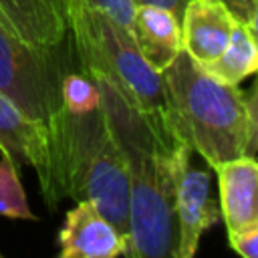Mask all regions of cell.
I'll return each mask as SVG.
<instances>
[{
	"instance_id": "cell-1",
	"label": "cell",
	"mask_w": 258,
	"mask_h": 258,
	"mask_svg": "<svg viewBox=\"0 0 258 258\" xmlns=\"http://www.w3.org/2000/svg\"><path fill=\"white\" fill-rule=\"evenodd\" d=\"M101 107L125 159L127 258H177L175 173L177 141L163 117L147 115L129 103L103 77H91Z\"/></svg>"
},
{
	"instance_id": "cell-2",
	"label": "cell",
	"mask_w": 258,
	"mask_h": 258,
	"mask_svg": "<svg viewBox=\"0 0 258 258\" xmlns=\"http://www.w3.org/2000/svg\"><path fill=\"white\" fill-rule=\"evenodd\" d=\"M38 183L50 210L64 198L89 202L127 240V169L103 107L83 115L58 107L50 115Z\"/></svg>"
},
{
	"instance_id": "cell-3",
	"label": "cell",
	"mask_w": 258,
	"mask_h": 258,
	"mask_svg": "<svg viewBox=\"0 0 258 258\" xmlns=\"http://www.w3.org/2000/svg\"><path fill=\"white\" fill-rule=\"evenodd\" d=\"M165 123L191 153L210 167L254 157L258 143L256 87L248 93L210 77L183 48L161 71Z\"/></svg>"
},
{
	"instance_id": "cell-4",
	"label": "cell",
	"mask_w": 258,
	"mask_h": 258,
	"mask_svg": "<svg viewBox=\"0 0 258 258\" xmlns=\"http://www.w3.org/2000/svg\"><path fill=\"white\" fill-rule=\"evenodd\" d=\"M67 10L69 32L73 34L83 73L107 79L137 109L163 117L165 97L161 73L145 62L133 32L97 8L71 4Z\"/></svg>"
},
{
	"instance_id": "cell-5",
	"label": "cell",
	"mask_w": 258,
	"mask_h": 258,
	"mask_svg": "<svg viewBox=\"0 0 258 258\" xmlns=\"http://www.w3.org/2000/svg\"><path fill=\"white\" fill-rule=\"evenodd\" d=\"M52 52L26 44L0 22V93L44 127L60 107L62 75Z\"/></svg>"
},
{
	"instance_id": "cell-6",
	"label": "cell",
	"mask_w": 258,
	"mask_h": 258,
	"mask_svg": "<svg viewBox=\"0 0 258 258\" xmlns=\"http://www.w3.org/2000/svg\"><path fill=\"white\" fill-rule=\"evenodd\" d=\"M177 212V258H196L200 240L220 218L218 202L212 196V179L206 169L194 167L191 151L177 141L175 173Z\"/></svg>"
},
{
	"instance_id": "cell-7",
	"label": "cell",
	"mask_w": 258,
	"mask_h": 258,
	"mask_svg": "<svg viewBox=\"0 0 258 258\" xmlns=\"http://www.w3.org/2000/svg\"><path fill=\"white\" fill-rule=\"evenodd\" d=\"M127 240L89 202H77L58 230L56 258H121Z\"/></svg>"
},
{
	"instance_id": "cell-8",
	"label": "cell",
	"mask_w": 258,
	"mask_h": 258,
	"mask_svg": "<svg viewBox=\"0 0 258 258\" xmlns=\"http://www.w3.org/2000/svg\"><path fill=\"white\" fill-rule=\"evenodd\" d=\"M0 22L38 50H56L69 34L67 0H0Z\"/></svg>"
},
{
	"instance_id": "cell-9",
	"label": "cell",
	"mask_w": 258,
	"mask_h": 258,
	"mask_svg": "<svg viewBox=\"0 0 258 258\" xmlns=\"http://www.w3.org/2000/svg\"><path fill=\"white\" fill-rule=\"evenodd\" d=\"M218 177L220 218L226 232L258 226V163L256 157L240 155L212 167Z\"/></svg>"
},
{
	"instance_id": "cell-10",
	"label": "cell",
	"mask_w": 258,
	"mask_h": 258,
	"mask_svg": "<svg viewBox=\"0 0 258 258\" xmlns=\"http://www.w3.org/2000/svg\"><path fill=\"white\" fill-rule=\"evenodd\" d=\"M234 18L216 0H189L183 8L179 30L181 48L200 64L222 54L232 34Z\"/></svg>"
},
{
	"instance_id": "cell-11",
	"label": "cell",
	"mask_w": 258,
	"mask_h": 258,
	"mask_svg": "<svg viewBox=\"0 0 258 258\" xmlns=\"http://www.w3.org/2000/svg\"><path fill=\"white\" fill-rule=\"evenodd\" d=\"M0 153L16 167L32 165L36 173L46 161V127L28 119L0 93Z\"/></svg>"
},
{
	"instance_id": "cell-12",
	"label": "cell",
	"mask_w": 258,
	"mask_h": 258,
	"mask_svg": "<svg viewBox=\"0 0 258 258\" xmlns=\"http://www.w3.org/2000/svg\"><path fill=\"white\" fill-rule=\"evenodd\" d=\"M133 38L145 62L157 73L167 69L181 50L179 20L157 6H135Z\"/></svg>"
},
{
	"instance_id": "cell-13",
	"label": "cell",
	"mask_w": 258,
	"mask_h": 258,
	"mask_svg": "<svg viewBox=\"0 0 258 258\" xmlns=\"http://www.w3.org/2000/svg\"><path fill=\"white\" fill-rule=\"evenodd\" d=\"M210 77L224 85L238 87L244 79L256 73L258 69V44H256V28L234 20L232 34L228 46L222 54L206 64H200Z\"/></svg>"
},
{
	"instance_id": "cell-14",
	"label": "cell",
	"mask_w": 258,
	"mask_h": 258,
	"mask_svg": "<svg viewBox=\"0 0 258 258\" xmlns=\"http://www.w3.org/2000/svg\"><path fill=\"white\" fill-rule=\"evenodd\" d=\"M60 107L73 115L91 113L101 107L97 83L85 73H64L60 77Z\"/></svg>"
},
{
	"instance_id": "cell-15",
	"label": "cell",
	"mask_w": 258,
	"mask_h": 258,
	"mask_svg": "<svg viewBox=\"0 0 258 258\" xmlns=\"http://www.w3.org/2000/svg\"><path fill=\"white\" fill-rule=\"evenodd\" d=\"M0 216L14 220H36L28 208L26 194L18 177V167L4 155L0 159Z\"/></svg>"
},
{
	"instance_id": "cell-16",
	"label": "cell",
	"mask_w": 258,
	"mask_h": 258,
	"mask_svg": "<svg viewBox=\"0 0 258 258\" xmlns=\"http://www.w3.org/2000/svg\"><path fill=\"white\" fill-rule=\"evenodd\" d=\"M71 4H85V6L97 8L133 32L135 6L131 0H67V6H71Z\"/></svg>"
},
{
	"instance_id": "cell-17",
	"label": "cell",
	"mask_w": 258,
	"mask_h": 258,
	"mask_svg": "<svg viewBox=\"0 0 258 258\" xmlns=\"http://www.w3.org/2000/svg\"><path fill=\"white\" fill-rule=\"evenodd\" d=\"M230 248L242 258H258V226L228 234Z\"/></svg>"
},
{
	"instance_id": "cell-18",
	"label": "cell",
	"mask_w": 258,
	"mask_h": 258,
	"mask_svg": "<svg viewBox=\"0 0 258 258\" xmlns=\"http://www.w3.org/2000/svg\"><path fill=\"white\" fill-rule=\"evenodd\" d=\"M226 6V10L232 14L234 20L244 22L252 28H256V8L258 0H216Z\"/></svg>"
},
{
	"instance_id": "cell-19",
	"label": "cell",
	"mask_w": 258,
	"mask_h": 258,
	"mask_svg": "<svg viewBox=\"0 0 258 258\" xmlns=\"http://www.w3.org/2000/svg\"><path fill=\"white\" fill-rule=\"evenodd\" d=\"M131 2H133V6H157L163 10H169L177 20H181L183 8L189 0H131Z\"/></svg>"
},
{
	"instance_id": "cell-20",
	"label": "cell",
	"mask_w": 258,
	"mask_h": 258,
	"mask_svg": "<svg viewBox=\"0 0 258 258\" xmlns=\"http://www.w3.org/2000/svg\"><path fill=\"white\" fill-rule=\"evenodd\" d=\"M0 258H2V256H0Z\"/></svg>"
}]
</instances>
